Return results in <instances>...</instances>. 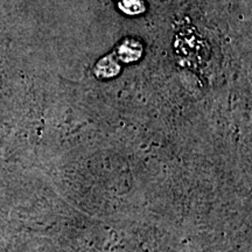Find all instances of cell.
<instances>
[{"mask_svg":"<svg viewBox=\"0 0 252 252\" xmlns=\"http://www.w3.org/2000/svg\"><path fill=\"white\" fill-rule=\"evenodd\" d=\"M118 55L124 62L135 61L141 54V46L138 41L125 40L118 49Z\"/></svg>","mask_w":252,"mask_h":252,"instance_id":"cell-1","label":"cell"}]
</instances>
